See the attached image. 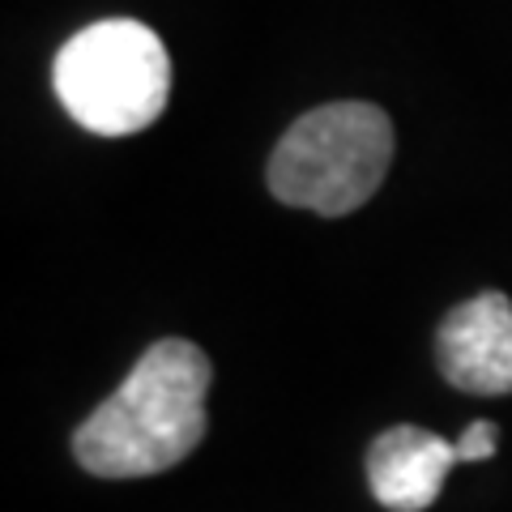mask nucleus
<instances>
[{"label":"nucleus","instance_id":"7ed1b4c3","mask_svg":"<svg viewBox=\"0 0 512 512\" xmlns=\"http://www.w3.org/2000/svg\"><path fill=\"white\" fill-rule=\"evenodd\" d=\"M60 107L99 137L150 128L171 94V56L146 22L107 18L77 30L52 60Z\"/></svg>","mask_w":512,"mask_h":512},{"label":"nucleus","instance_id":"39448f33","mask_svg":"<svg viewBox=\"0 0 512 512\" xmlns=\"http://www.w3.org/2000/svg\"><path fill=\"white\" fill-rule=\"evenodd\" d=\"M457 466V440L427 427H389L367 448V487L389 512H427L440 500L448 470Z\"/></svg>","mask_w":512,"mask_h":512},{"label":"nucleus","instance_id":"423d86ee","mask_svg":"<svg viewBox=\"0 0 512 512\" xmlns=\"http://www.w3.org/2000/svg\"><path fill=\"white\" fill-rule=\"evenodd\" d=\"M500 448V427L491 419H478L457 436V461H487Z\"/></svg>","mask_w":512,"mask_h":512},{"label":"nucleus","instance_id":"f257e3e1","mask_svg":"<svg viewBox=\"0 0 512 512\" xmlns=\"http://www.w3.org/2000/svg\"><path fill=\"white\" fill-rule=\"evenodd\" d=\"M210 355L188 338L154 342L107 402L77 427L73 457L99 478H150L205 440Z\"/></svg>","mask_w":512,"mask_h":512},{"label":"nucleus","instance_id":"20e7f679","mask_svg":"<svg viewBox=\"0 0 512 512\" xmlns=\"http://www.w3.org/2000/svg\"><path fill=\"white\" fill-rule=\"evenodd\" d=\"M436 363L461 393H512V299L504 291H483L457 303L440 320Z\"/></svg>","mask_w":512,"mask_h":512},{"label":"nucleus","instance_id":"f03ea898","mask_svg":"<svg viewBox=\"0 0 512 512\" xmlns=\"http://www.w3.org/2000/svg\"><path fill=\"white\" fill-rule=\"evenodd\" d=\"M393 146V120L376 103H325L282 133L265 180L282 205L342 218L376 197Z\"/></svg>","mask_w":512,"mask_h":512}]
</instances>
